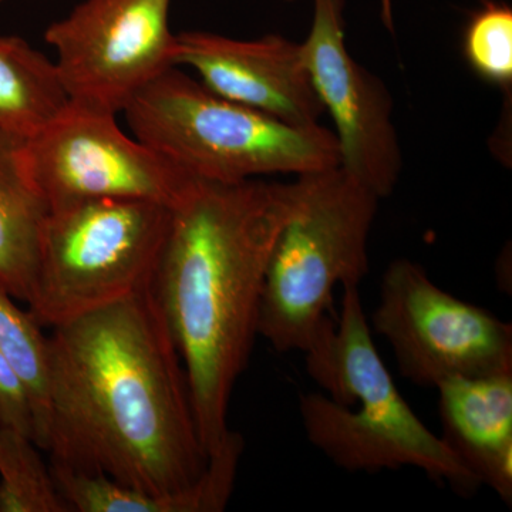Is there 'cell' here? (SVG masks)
I'll return each instance as SVG.
<instances>
[{"label": "cell", "instance_id": "1", "mask_svg": "<svg viewBox=\"0 0 512 512\" xmlns=\"http://www.w3.org/2000/svg\"><path fill=\"white\" fill-rule=\"evenodd\" d=\"M52 329V464L131 487L127 512L224 510L235 476L208 466L151 285Z\"/></svg>", "mask_w": 512, "mask_h": 512}, {"label": "cell", "instance_id": "2", "mask_svg": "<svg viewBox=\"0 0 512 512\" xmlns=\"http://www.w3.org/2000/svg\"><path fill=\"white\" fill-rule=\"evenodd\" d=\"M299 194V177L194 180L171 207L151 288L183 363L208 457L231 437L229 402L259 336L266 269Z\"/></svg>", "mask_w": 512, "mask_h": 512}, {"label": "cell", "instance_id": "3", "mask_svg": "<svg viewBox=\"0 0 512 512\" xmlns=\"http://www.w3.org/2000/svg\"><path fill=\"white\" fill-rule=\"evenodd\" d=\"M303 353L306 372L328 393L299 396L303 429L332 463L350 473L419 468L461 494L481 487L400 394L370 335L359 286L343 288L339 319L326 320Z\"/></svg>", "mask_w": 512, "mask_h": 512}, {"label": "cell", "instance_id": "4", "mask_svg": "<svg viewBox=\"0 0 512 512\" xmlns=\"http://www.w3.org/2000/svg\"><path fill=\"white\" fill-rule=\"evenodd\" d=\"M131 133L197 180L241 183L340 165L329 128L298 127L210 92L178 67L148 83L123 111Z\"/></svg>", "mask_w": 512, "mask_h": 512}, {"label": "cell", "instance_id": "5", "mask_svg": "<svg viewBox=\"0 0 512 512\" xmlns=\"http://www.w3.org/2000/svg\"><path fill=\"white\" fill-rule=\"evenodd\" d=\"M301 194L266 269L258 332L276 352H305L330 319L336 285L369 272L370 232L380 198L338 167L299 175Z\"/></svg>", "mask_w": 512, "mask_h": 512}, {"label": "cell", "instance_id": "6", "mask_svg": "<svg viewBox=\"0 0 512 512\" xmlns=\"http://www.w3.org/2000/svg\"><path fill=\"white\" fill-rule=\"evenodd\" d=\"M170 221L168 205L131 198L50 208L30 315L55 328L153 284Z\"/></svg>", "mask_w": 512, "mask_h": 512}, {"label": "cell", "instance_id": "7", "mask_svg": "<svg viewBox=\"0 0 512 512\" xmlns=\"http://www.w3.org/2000/svg\"><path fill=\"white\" fill-rule=\"evenodd\" d=\"M372 323L392 346L400 375L419 386L512 373L511 323L439 288L410 259L384 271Z\"/></svg>", "mask_w": 512, "mask_h": 512}, {"label": "cell", "instance_id": "8", "mask_svg": "<svg viewBox=\"0 0 512 512\" xmlns=\"http://www.w3.org/2000/svg\"><path fill=\"white\" fill-rule=\"evenodd\" d=\"M171 0H83L46 29L70 103L123 113L148 83L177 66Z\"/></svg>", "mask_w": 512, "mask_h": 512}, {"label": "cell", "instance_id": "9", "mask_svg": "<svg viewBox=\"0 0 512 512\" xmlns=\"http://www.w3.org/2000/svg\"><path fill=\"white\" fill-rule=\"evenodd\" d=\"M117 116L69 103L26 140V163L50 208L92 198H131L173 207L191 177L136 137Z\"/></svg>", "mask_w": 512, "mask_h": 512}, {"label": "cell", "instance_id": "10", "mask_svg": "<svg viewBox=\"0 0 512 512\" xmlns=\"http://www.w3.org/2000/svg\"><path fill=\"white\" fill-rule=\"evenodd\" d=\"M312 3L311 30L301 43L303 60L320 103L335 124L340 167L383 200L392 194L403 170L392 94L350 55L345 0Z\"/></svg>", "mask_w": 512, "mask_h": 512}, {"label": "cell", "instance_id": "11", "mask_svg": "<svg viewBox=\"0 0 512 512\" xmlns=\"http://www.w3.org/2000/svg\"><path fill=\"white\" fill-rule=\"evenodd\" d=\"M177 66L210 92L286 124L318 126L325 113L301 43L281 35L241 40L210 32L177 35Z\"/></svg>", "mask_w": 512, "mask_h": 512}, {"label": "cell", "instance_id": "12", "mask_svg": "<svg viewBox=\"0 0 512 512\" xmlns=\"http://www.w3.org/2000/svg\"><path fill=\"white\" fill-rule=\"evenodd\" d=\"M439 390L441 440L505 504L512 503V373L454 377Z\"/></svg>", "mask_w": 512, "mask_h": 512}, {"label": "cell", "instance_id": "13", "mask_svg": "<svg viewBox=\"0 0 512 512\" xmlns=\"http://www.w3.org/2000/svg\"><path fill=\"white\" fill-rule=\"evenodd\" d=\"M26 140L0 128V288L28 302L50 205L26 163Z\"/></svg>", "mask_w": 512, "mask_h": 512}, {"label": "cell", "instance_id": "14", "mask_svg": "<svg viewBox=\"0 0 512 512\" xmlns=\"http://www.w3.org/2000/svg\"><path fill=\"white\" fill-rule=\"evenodd\" d=\"M55 60L19 36H0V128L30 138L67 106Z\"/></svg>", "mask_w": 512, "mask_h": 512}, {"label": "cell", "instance_id": "15", "mask_svg": "<svg viewBox=\"0 0 512 512\" xmlns=\"http://www.w3.org/2000/svg\"><path fill=\"white\" fill-rule=\"evenodd\" d=\"M0 288V352L28 392L35 421L33 441L47 451L50 441V346L42 326Z\"/></svg>", "mask_w": 512, "mask_h": 512}, {"label": "cell", "instance_id": "16", "mask_svg": "<svg viewBox=\"0 0 512 512\" xmlns=\"http://www.w3.org/2000/svg\"><path fill=\"white\" fill-rule=\"evenodd\" d=\"M0 512H67L50 468L28 437L0 427Z\"/></svg>", "mask_w": 512, "mask_h": 512}, {"label": "cell", "instance_id": "17", "mask_svg": "<svg viewBox=\"0 0 512 512\" xmlns=\"http://www.w3.org/2000/svg\"><path fill=\"white\" fill-rule=\"evenodd\" d=\"M464 57L484 82L511 93L512 9L505 3L485 2L464 33Z\"/></svg>", "mask_w": 512, "mask_h": 512}, {"label": "cell", "instance_id": "18", "mask_svg": "<svg viewBox=\"0 0 512 512\" xmlns=\"http://www.w3.org/2000/svg\"><path fill=\"white\" fill-rule=\"evenodd\" d=\"M0 427L23 434L32 441L35 436V421H33L28 392L2 352H0Z\"/></svg>", "mask_w": 512, "mask_h": 512}, {"label": "cell", "instance_id": "19", "mask_svg": "<svg viewBox=\"0 0 512 512\" xmlns=\"http://www.w3.org/2000/svg\"><path fill=\"white\" fill-rule=\"evenodd\" d=\"M380 8H382V20L384 26L394 32V19H393V3L392 0H380Z\"/></svg>", "mask_w": 512, "mask_h": 512}, {"label": "cell", "instance_id": "20", "mask_svg": "<svg viewBox=\"0 0 512 512\" xmlns=\"http://www.w3.org/2000/svg\"><path fill=\"white\" fill-rule=\"evenodd\" d=\"M3 2H5V0H0V5H2Z\"/></svg>", "mask_w": 512, "mask_h": 512}]
</instances>
